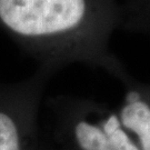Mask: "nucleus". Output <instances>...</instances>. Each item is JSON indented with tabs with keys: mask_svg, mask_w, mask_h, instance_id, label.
Instances as JSON below:
<instances>
[{
	"mask_svg": "<svg viewBox=\"0 0 150 150\" xmlns=\"http://www.w3.org/2000/svg\"><path fill=\"white\" fill-rule=\"evenodd\" d=\"M120 25L117 0H0V30L54 76L79 64L120 82L129 71L110 48Z\"/></svg>",
	"mask_w": 150,
	"mask_h": 150,
	"instance_id": "1",
	"label": "nucleus"
},
{
	"mask_svg": "<svg viewBox=\"0 0 150 150\" xmlns=\"http://www.w3.org/2000/svg\"><path fill=\"white\" fill-rule=\"evenodd\" d=\"M60 150H139L116 108L91 98L57 95L47 100Z\"/></svg>",
	"mask_w": 150,
	"mask_h": 150,
	"instance_id": "2",
	"label": "nucleus"
},
{
	"mask_svg": "<svg viewBox=\"0 0 150 150\" xmlns=\"http://www.w3.org/2000/svg\"><path fill=\"white\" fill-rule=\"evenodd\" d=\"M52 77L37 67L22 80L0 81V150H40L39 109Z\"/></svg>",
	"mask_w": 150,
	"mask_h": 150,
	"instance_id": "3",
	"label": "nucleus"
},
{
	"mask_svg": "<svg viewBox=\"0 0 150 150\" xmlns=\"http://www.w3.org/2000/svg\"><path fill=\"white\" fill-rule=\"evenodd\" d=\"M120 83L123 95L116 108L119 119L139 150H150V81H140L129 72Z\"/></svg>",
	"mask_w": 150,
	"mask_h": 150,
	"instance_id": "4",
	"label": "nucleus"
},
{
	"mask_svg": "<svg viewBox=\"0 0 150 150\" xmlns=\"http://www.w3.org/2000/svg\"><path fill=\"white\" fill-rule=\"evenodd\" d=\"M120 29L150 38V0H117Z\"/></svg>",
	"mask_w": 150,
	"mask_h": 150,
	"instance_id": "5",
	"label": "nucleus"
},
{
	"mask_svg": "<svg viewBox=\"0 0 150 150\" xmlns=\"http://www.w3.org/2000/svg\"><path fill=\"white\" fill-rule=\"evenodd\" d=\"M40 150H60L57 146H50V145H47V144H45L41 141V146H40Z\"/></svg>",
	"mask_w": 150,
	"mask_h": 150,
	"instance_id": "6",
	"label": "nucleus"
}]
</instances>
